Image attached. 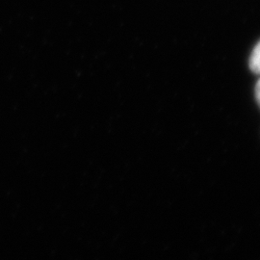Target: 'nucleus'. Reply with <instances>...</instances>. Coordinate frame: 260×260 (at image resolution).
Returning <instances> with one entry per match:
<instances>
[{
    "instance_id": "obj_1",
    "label": "nucleus",
    "mask_w": 260,
    "mask_h": 260,
    "mask_svg": "<svg viewBox=\"0 0 260 260\" xmlns=\"http://www.w3.org/2000/svg\"><path fill=\"white\" fill-rule=\"evenodd\" d=\"M259 44H257L254 47V49L252 50V53L250 58V68L255 74L259 72Z\"/></svg>"
},
{
    "instance_id": "obj_2",
    "label": "nucleus",
    "mask_w": 260,
    "mask_h": 260,
    "mask_svg": "<svg viewBox=\"0 0 260 260\" xmlns=\"http://www.w3.org/2000/svg\"><path fill=\"white\" fill-rule=\"evenodd\" d=\"M256 101H259V83L256 85Z\"/></svg>"
}]
</instances>
